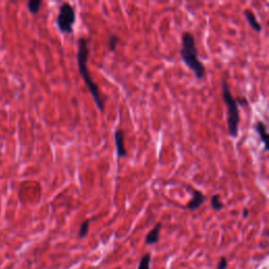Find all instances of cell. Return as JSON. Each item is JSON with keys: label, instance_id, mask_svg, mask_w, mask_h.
Masks as SVG:
<instances>
[{"label": "cell", "instance_id": "7", "mask_svg": "<svg viewBox=\"0 0 269 269\" xmlns=\"http://www.w3.org/2000/svg\"><path fill=\"white\" fill-rule=\"evenodd\" d=\"M161 228H162V223L159 222L156 224L155 227L152 230H149V233L146 235L145 240H144L146 245H154L159 242Z\"/></svg>", "mask_w": 269, "mask_h": 269}, {"label": "cell", "instance_id": "4", "mask_svg": "<svg viewBox=\"0 0 269 269\" xmlns=\"http://www.w3.org/2000/svg\"><path fill=\"white\" fill-rule=\"evenodd\" d=\"M75 22H76V11L74 6L69 2L62 3L59 6V13L56 18L58 29L64 34H72Z\"/></svg>", "mask_w": 269, "mask_h": 269}, {"label": "cell", "instance_id": "15", "mask_svg": "<svg viewBox=\"0 0 269 269\" xmlns=\"http://www.w3.org/2000/svg\"><path fill=\"white\" fill-rule=\"evenodd\" d=\"M227 266H228L227 259L225 257H222L219 261L218 266H216V269H227Z\"/></svg>", "mask_w": 269, "mask_h": 269}, {"label": "cell", "instance_id": "14", "mask_svg": "<svg viewBox=\"0 0 269 269\" xmlns=\"http://www.w3.org/2000/svg\"><path fill=\"white\" fill-rule=\"evenodd\" d=\"M89 222L91 220H84L83 222L81 223L80 225V229H79V239H82L87 236L88 234V227H89Z\"/></svg>", "mask_w": 269, "mask_h": 269}, {"label": "cell", "instance_id": "3", "mask_svg": "<svg viewBox=\"0 0 269 269\" xmlns=\"http://www.w3.org/2000/svg\"><path fill=\"white\" fill-rule=\"evenodd\" d=\"M222 97L227 108L226 122L228 134L231 138H237L239 134V123H240L241 120L240 110H239V106L236 98L230 92L229 84L227 83L226 79H224L222 82Z\"/></svg>", "mask_w": 269, "mask_h": 269}, {"label": "cell", "instance_id": "12", "mask_svg": "<svg viewBox=\"0 0 269 269\" xmlns=\"http://www.w3.org/2000/svg\"><path fill=\"white\" fill-rule=\"evenodd\" d=\"M151 261H152L151 253H145V255L140 260L138 269H151Z\"/></svg>", "mask_w": 269, "mask_h": 269}, {"label": "cell", "instance_id": "13", "mask_svg": "<svg viewBox=\"0 0 269 269\" xmlns=\"http://www.w3.org/2000/svg\"><path fill=\"white\" fill-rule=\"evenodd\" d=\"M119 41H120V38H119V36L116 35V34H110L109 37H108V50L110 52H114L118 46Z\"/></svg>", "mask_w": 269, "mask_h": 269}, {"label": "cell", "instance_id": "2", "mask_svg": "<svg viewBox=\"0 0 269 269\" xmlns=\"http://www.w3.org/2000/svg\"><path fill=\"white\" fill-rule=\"evenodd\" d=\"M182 48L180 55L183 62L188 65L195 74L198 80H202L205 77V66L198 56V49L196 46V39L190 32H184L182 34Z\"/></svg>", "mask_w": 269, "mask_h": 269}, {"label": "cell", "instance_id": "1", "mask_svg": "<svg viewBox=\"0 0 269 269\" xmlns=\"http://www.w3.org/2000/svg\"><path fill=\"white\" fill-rule=\"evenodd\" d=\"M88 40L85 37H80L78 39V52H77V63L79 74L81 75L82 79H83L85 85L87 86L89 93H91L93 100L98 109L103 113L104 111V99L102 98V95L100 93V88L98 84L96 83L93 79V76L89 73L87 61H88Z\"/></svg>", "mask_w": 269, "mask_h": 269}, {"label": "cell", "instance_id": "11", "mask_svg": "<svg viewBox=\"0 0 269 269\" xmlns=\"http://www.w3.org/2000/svg\"><path fill=\"white\" fill-rule=\"evenodd\" d=\"M42 5L41 0H29L27 2V9L31 14H37L40 11V7Z\"/></svg>", "mask_w": 269, "mask_h": 269}, {"label": "cell", "instance_id": "5", "mask_svg": "<svg viewBox=\"0 0 269 269\" xmlns=\"http://www.w3.org/2000/svg\"><path fill=\"white\" fill-rule=\"evenodd\" d=\"M114 139H115V144H116V151H117L118 158H124V157L128 156V151H126V147H125V134H124V132L120 129H118L115 132Z\"/></svg>", "mask_w": 269, "mask_h": 269}, {"label": "cell", "instance_id": "8", "mask_svg": "<svg viewBox=\"0 0 269 269\" xmlns=\"http://www.w3.org/2000/svg\"><path fill=\"white\" fill-rule=\"evenodd\" d=\"M255 131L259 134L261 141H262V143L265 146V152H268L269 151V146H268V134H267V128H266V125L264 124V122L259 120L255 124Z\"/></svg>", "mask_w": 269, "mask_h": 269}, {"label": "cell", "instance_id": "6", "mask_svg": "<svg viewBox=\"0 0 269 269\" xmlns=\"http://www.w3.org/2000/svg\"><path fill=\"white\" fill-rule=\"evenodd\" d=\"M206 200L205 195L202 191L198 189H192V198L188 202V205H186V208L189 209V211H196L202 204L204 203Z\"/></svg>", "mask_w": 269, "mask_h": 269}, {"label": "cell", "instance_id": "10", "mask_svg": "<svg viewBox=\"0 0 269 269\" xmlns=\"http://www.w3.org/2000/svg\"><path fill=\"white\" fill-rule=\"evenodd\" d=\"M211 205L215 209V211H216V212L221 211V209L224 207V204L222 203L221 197H220L219 193H215V195L212 196V198H211Z\"/></svg>", "mask_w": 269, "mask_h": 269}, {"label": "cell", "instance_id": "9", "mask_svg": "<svg viewBox=\"0 0 269 269\" xmlns=\"http://www.w3.org/2000/svg\"><path fill=\"white\" fill-rule=\"evenodd\" d=\"M243 14H244V17L246 18V21L248 22V25L250 26V27L253 29V31H256L257 33L262 32V29H263L262 26L259 24L255 13H253L251 10L247 9L243 12Z\"/></svg>", "mask_w": 269, "mask_h": 269}, {"label": "cell", "instance_id": "16", "mask_svg": "<svg viewBox=\"0 0 269 269\" xmlns=\"http://www.w3.org/2000/svg\"><path fill=\"white\" fill-rule=\"evenodd\" d=\"M248 214H249V211H248V209L247 208H244L243 209V218H247V216H248Z\"/></svg>", "mask_w": 269, "mask_h": 269}]
</instances>
